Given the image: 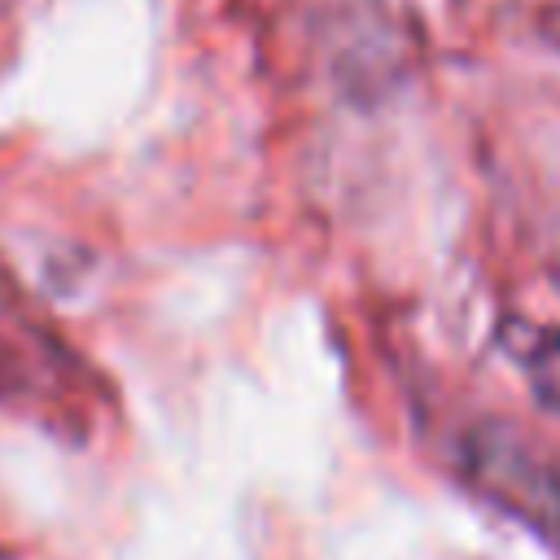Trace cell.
Returning <instances> with one entry per match:
<instances>
[{"label":"cell","mask_w":560,"mask_h":560,"mask_svg":"<svg viewBox=\"0 0 560 560\" xmlns=\"http://www.w3.org/2000/svg\"><path fill=\"white\" fill-rule=\"evenodd\" d=\"M468 481L494 499L503 512L529 521L534 529L560 538V472L538 459L516 433L503 429H477L468 438Z\"/></svg>","instance_id":"1"}]
</instances>
